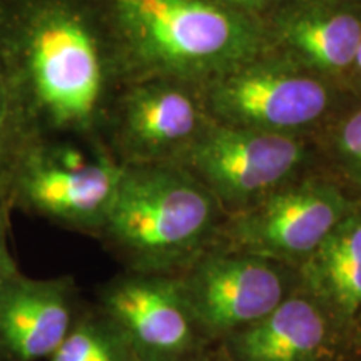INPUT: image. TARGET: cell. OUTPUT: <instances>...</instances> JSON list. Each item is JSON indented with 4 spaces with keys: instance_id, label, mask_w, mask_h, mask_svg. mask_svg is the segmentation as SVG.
Segmentation results:
<instances>
[{
    "instance_id": "cell-22",
    "label": "cell",
    "mask_w": 361,
    "mask_h": 361,
    "mask_svg": "<svg viewBox=\"0 0 361 361\" xmlns=\"http://www.w3.org/2000/svg\"><path fill=\"white\" fill-rule=\"evenodd\" d=\"M353 67L358 72H361V42H360V47H358V52H356V57H355V64Z\"/></svg>"
},
{
    "instance_id": "cell-13",
    "label": "cell",
    "mask_w": 361,
    "mask_h": 361,
    "mask_svg": "<svg viewBox=\"0 0 361 361\" xmlns=\"http://www.w3.org/2000/svg\"><path fill=\"white\" fill-rule=\"evenodd\" d=\"M274 37L296 66L313 74H338L355 64L361 19L333 4H296L276 19Z\"/></svg>"
},
{
    "instance_id": "cell-17",
    "label": "cell",
    "mask_w": 361,
    "mask_h": 361,
    "mask_svg": "<svg viewBox=\"0 0 361 361\" xmlns=\"http://www.w3.org/2000/svg\"><path fill=\"white\" fill-rule=\"evenodd\" d=\"M328 152L335 169L333 179L361 200V109L336 126Z\"/></svg>"
},
{
    "instance_id": "cell-10",
    "label": "cell",
    "mask_w": 361,
    "mask_h": 361,
    "mask_svg": "<svg viewBox=\"0 0 361 361\" xmlns=\"http://www.w3.org/2000/svg\"><path fill=\"white\" fill-rule=\"evenodd\" d=\"M104 308L135 361H194L204 343L176 276L117 279L104 293Z\"/></svg>"
},
{
    "instance_id": "cell-12",
    "label": "cell",
    "mask_w": 361,
    "mask_h": 361,
    "mask_svg": "<svg viewBox=\"0 0 361 361\" xmlns=\"http://www.w3.org/2000/svg\"><path fill=\"white\" fill-rule=\"evenodd\" d=\"M296 288L322 306L343 346L361 318V204L295 269Z\"/></svg>"
},
{
    "instance_id": "cell-19",
    "label": "cell",
    "mask_w": 361,
    "mask_h": 361,
    "mask_svg": "<svg viewBox=\"0 0 361 361\" xmlns=\"http://www.w3.org/2000/svg\"><path fill=\"white\" fill-rule=\"evenodd\" d=\"M345 360L361 361V318L348 338L345 350Z\"/></svg>"
},
{
    "instance_id": "cell-15",
    "label": "cell",
    "mask_w": 361,
    "mask_h": 361,
    "mask_svg": "<svg viewBox=\"0 0 361 361\" xmlns=\"http://www.w3.org/2000/svg\"><path fill=\"white\" fill-rule=\"evenodd\" d=\"M27 141L29 135L22 123L0 49V206L8 204V184Z\"/></svg>"
},
{
    "instance_id": "cell-16",
    "label": "cell",
    "mask_w": 361,
    "mask_h": 361,
    "mask_svg": "<svg viewBox=\"0 0 361 361\" xmlns=\"http://www.w3.org/2000/svg\"><path fill=\"white\" fill-rule=\"evenodd\" d=\"M123 338L94 324H80L71 329L66 340L54 351L51 361H130Z\"/></svg>"
},
{
    "instance_id": "cell-5",
    "label": "cell",
    "mask_w": 361,
    "mask_h": 361,
    "mask_svg": "<svg viewBox=\"0 0 361 361\" xmlns=\"http://www.w3.org/2000/svg\"><path fill=\"white\" fill-rule=\"evenodd\" d=\"M71 137H29L13 168L7 202L57 223L101 229L124 166L99 147L84 154Z\"/></svg>"
},
{
    "instance_id": "cell-9",
    "label": "cell",
    "mask_w": 361,
    "mask_h": 361,
    "mask_svg": "<svg viewBox=\"0 0 361 361\" xmlns=\"http://www.w3.org/2000/svg\"><path fill=\"white\" fill-rule=\"evenodd\" d=\"M209 124L206 107L183 82L137 80L117 92L102 129V146L123 166H178Z\"/></svg>"
},
{
    "instance_id": "cell-4",
    "label": "cell",
    "mask_w": 361,
    "mask_h": 361,
    "mask_svg": "<svg viewBox=\"0 0 361 361\" xmlns=\"http://www.w3.org/2000/svg\"><path fill=\"white\" fill-rule=\"evenodd\" d=\"M360 204L333 178H298L228 214L211 246L296 269Z\"/></svg>"
},
{
    "instance_id": "cell-20",
    "label": "cell",
    "mask_w": 361,
    "mask_h": 361,
    "mask_svg": "<svg viewBox=\"0 0 361 361\" xmlns=\"http://www.w3.org/2000/svg\"><path fill=\"white\" fill-rule=\"evenodd\" d=\"M216 2H219L221 6L234 8V11L245 12L247 8L263 7L264 4L269 2V0H216Z\"/></svg>"
},
{
    "instance_id": "cell-2",
    "label": "cell",
    "mask_w": 361,
    "mask_h": 361,
    "mask_svg": "<svg viewBox=\"0 0 361 361\" xmlns=\"http://www.w3.org/2000/svg\"><path fill=\"white\" fill-rule=\"evenodd\" d=\"M124 85L214 79L259 57L264 29L216 0H94Z\"/></svg>"
},
{
    "instance_id": "cell-1",
    "label": "cell",
    "mask_w": 361,
    "mask_h": 361,
    "mask_svg": "<svg viewBox=\"0 0 361 361\" xmlns=\"http://www.w3.org/2000/svg\"><path fill=\"white\" fill-rule=\"evenodd\" d=\"M0 49L29 137L102 146L124 80L94 0H0Z\"/></svg>"
},
{
    "instance_id": "cell-7",
    "label": "cell",
    "mask_w": 361,
    "mask_h": 361,
    "mask_svg": "<svg viewBox=\"0 0 361 361\" xmlns=\"http://www.w3.org/2000/svg\"><path fill=\"white\" fill-rule=\"evenodd\" d=\"M176 278L202 338L221 341L264 318L296 288L295 269L214 246Z\"/></svg>"
},
{
    "instance_id": "cell-14",
    "label": "cell",
    "mask_w": 361,
    "mask_h": 361,
    "mask_svg": "<svg viewBox=\"0 0 361 361\" xmlns=\"http://www.w3.org/2000/svg\"><path fill=\"white\" fill-rule=\"evenodd\" d=\"M67 290L54 281H8L0 290V341L22 361L52 356L71 331Z\"/></svg>"
},
{
    "instance_id": "cell-3",
    "label": "cell",
    "mask_w": 361,
    "mask_h": 361,
    "mask_svg": "<svg viewBox=\"0 0 361 361\" xmlns=\"http://www.w3.org/2000/svg\"><path fill=\"white\" fill-rule=\"evenodd\" d=\"M221 211L180 166H124L101 229L137 273L176 276L211 246Z\"/></svg>"
},
{
    "instance_id": "cell-11",
    "label": "cell",
    "mask_w": 361,
    "mask_h": 361,
    "mask_svg": "<svg viewBox=\"0 0 361 361\" xmlns=\"http://www.w3.org/2000/svg\"><path fill=\"white\" fill-rule=\"evenodd\" d=\"M233 361L345 360L340 333L308 295L295 288L264 318L223 341Z\"/></svg>"
},
{
    "instance_id": "cell-6",
    "label": "cell",
    "mask_w": 361,
    "mask_h": 361,
    "mask_svg": "<svg viewBox=\"0 0 361 361\" xmlns=\"http://www.w3.org/2000/svg\"><path fill=\"white\" fill-rule=\"evenodd\" d=\"M308 159V146L300 135L211 121L178 166L213 194L226 214H231L300 178Z\"/></svg>"
},
{
    "instance_id": "cell-21",
    "label": "cell",
    "mask_w": 361,
    "mask_h": 361,
    "mask_svg": "<svg viewBox=\"0 0 361 361\" xmlns=\"http://www.w3.org/2000/svg\"><path fill=\"white\" fill-rule=\"evenodd\" d=\"M194 361H233L231 358H229V356L228 355H218V356H214V358H196V360H194Z\"/></svg>"
},
{
    "instance_id": "cell-8",
    "label": "cell",
    "mask_w": 361,
    "mask_h": 361,
    "mask_svg": "<svg viewBox=\"0 0 361 361\" xmlns=\"http://www.w3.org/2000/svg\"><path fill=\"white\" fill-rule=\"evenodd\" d=\"M329 102L318 74L288 59L256 57L209 80L206 112L218 124L298 135L326 114Z\"/></svg>"
},
{
    "instance_id": "cell-18",
    "label": "cell",
    "mask_w": 361,
    "mask_h": 361,
    "mask_svg": "<svg viewBox=\"0 0 361 361\" xmlns=\"http://www.w3.org/2000/svg\"><path fill=\"white\" fill-rule=\"evenodd\" d=\"M7 206H0V290L4 288L11 276V261L7 256V247H6V238H4V218H6Z\"/></svg>"
}]
</instances>
